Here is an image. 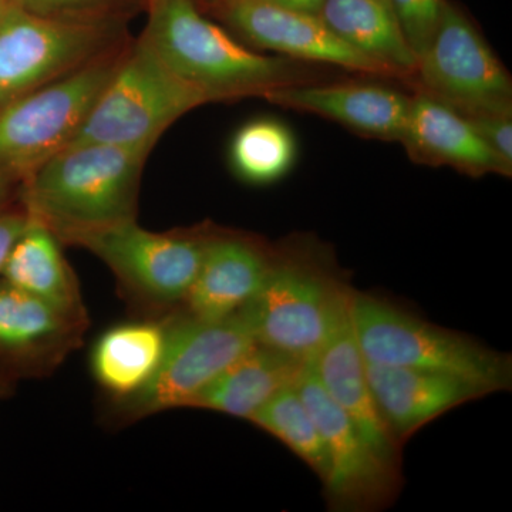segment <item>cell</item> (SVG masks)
I'll return each instance as SVG.
<instances>
[{"label":"cell","mask_w":512,"mask_h":512,"mask_svg":"<svg viewBox=\"0 0 512 512\" xmlns=\"http://www.w3.org/2000/svg\"><path fill=\"white\" fill-rule=\"evenodd\" d=\"M87 326L0 278V366L15 377H42L79 348Z\"/></svg>","instance_id":"13"},{"label":"cell","mask_w":512,"mask_h":512,"mask_svg":"<svg viewBox=\"0 0 512 512\" xmlns=\"http://www.w3.org/2000/svg\"><path fill=\"white\" fill-rule=\"evenodd\" d=\"M350 296L352 291L340 305L328 338L312 362L313 369L330 399L348 414L376 453L386 463L402 467L403 446L387 429L367 380L365 356L353 328Z\"/></svg>","instance_id":"14"},{"label":"cell","mask_w":512,"mask_h":512,"mask_svg":"<svg viewBox=\"0 0 512 512\" xmlns=\"http://www.w3.org/2000/svg\"><path fill=\"white\" fill-rule=\"evenodd\" d=\"M124 40L120 18H56L6 3L0 15V104L86 66Z\"/></svg>","instance_id":"7"},{"label":"cell","mask_w":512,"mask_h":512,"mask_svg":"<svg viewBox=\"0 0 512 512\" xmlns=\"http://www.w3.org/2000/svg\"><path fill=\"white\" fill-rule=\"evenodd\" d=\"M210 97L185 82L141 35L128 43L119 67L72 144L154 148L168 127Z\"/></svg>","instance_id":"5"},{"label":"cell","mask_w":512,"mask_h":512,"mask_svg":"<svg viewBox=\"0 0 512 512\" xmlns=\"http://www.w3.org/2000/svg\"><path fill=\"white\" fill-rule=\"evenodd\" d=\"M143 35L165 64L214 101L261 96L295 80L293 64L248 49L194 0H147Z\"/></svg>","instance_id":"3"},{"label":"cell","mask_w":512,"mask_h":512,"mask_svg":"<svg viewBox=\"0 0 512 512\" xmlns=\"http://www.w3.org/2000/svg\"><path fill=\"white\" fill-rule=\"evenodd\" d=\"M29 222V214L22 204L0 212V274L13 245L25 231Z\"/></svg>","instance_id":"28"},{"label":"cell","mask_w":512,"mask_h":512,"mask_svg":"<svg viewBox=\"0 0 512 512\" xmlns=\"http://www.w3.org/2000/svg\"><path fill=\"white\" fill-rule=\"evenodd\" d=\"M248 421L285 444L325 483L329 474L328 450L296 386L276 394Z\"/></svg>","instance_id":"24"},{"label":"cell","mask_w":512,"mask_h":512,"mask_svg":"<svg viewBox=\"0 0 512 512\" xmlns=\"http://www.w3.org/2000/svg\"><path fill=\"white\" fill-rule=\"evenodd\" d=\"M18 380L15 379L5 367L0 366V400L10 396L15 390V384Z\"/></svg>","instance_id":"31"},{"label":"cell","mask_w":512,"mask_h":512,"mask_svg":"<svg viewBox=\"0 0 512 512\" xmlns=\"http://www.w3.org/2000/svg\"><path fill=\"white\" fill-rule=\"evenodd\" d=\"M256 343L239 313L221 320L170 315L168 340L156 376L141 392L114 403V414L131 421L190 407L192 400Z\"/></svg>","instance_id":"9"},{"label":"cell","mask_w":512,"mask_h":512,"mask_svg":"<svg viewBox=\"0 0 512 512\" xmlns=\"http://www.w3.org/2000/svg\"><path fill=\"white\" fill-rule=\"evenodd\" d=\"M308 363L255 343L208 384L190 407L249 420L276 394L295 387Z\"/></svg>","instance_id":"19"},{"label":"cell","mask_w":512,"mask_h":512,"mask_svg":"<svg viewBox=\"0 0 512 512\" xmlns=\"http://www.w3.org/2000/svg\"><path fill=\"white\" fill-rule=\"evenodd\" d=\"M353 328L367 362L461 377L491 393L511 390L512 360L476 339L352 289Z\"/></svg>","instance_id":"4"},{"label":"cell","mask_w":512,"mask_h":512,"mask_svg":"<svg viewBox=\"0 0 512 512\" xmlns=\"http://www.w3.org/2000/svg\"><path fill=\"white\" fill-rule=\"evenodd\" d=\"M271 258L264 242L215 229L181 311L201 320L237 315L261 288Z\"/></svg>","instance_id":"16"},{"label":"cell","mask_w":512,"mask_h":512,"mask_svg":"<svg viewBox=\"0 0 512 512\" xmlns=\"http://www.w3.org/2000/svg\"><path fill=\"white\" fill-rule=\"evenodd\" d=\"M350 291L335 258L299 239L272 248L261 288L238 313L259 345L313 362Z\"/></svg>","instance_id":"2"},{"label":"cell","mask_w":512,"mask_h":512,"mask_svg":"<svg viewBox=\"0 0 512 512\" xmlns=\"http://www.w3.org/2000/svg\"><path fill=\"white\" fill-rule=\"evenodd\" d=\"M218 9L238 35L261 49L352 72L392 77L380 64L343 42L315 13L285 8L271 0H225Z\"/></svg>","instance_id":"12"},{"label":"cell","mask_w":512,"mask_h":512,"mask_svg":"<svg viewBox=\"0 0 512 512\" xmlns=\"http://www.w3.org/2000/svg\"><path fill=\"white\" fill-rule=\"evenodd\" d=\"M416 77L419 92L461 116L512 114L510 73L473 23L447 0Z\"/></svg>","instance_id":"10"},{"label":"cell","mask_w":512,"mask_h":512,"mask_svg":"<svg viewBox=\"0 0 512 512\" xmlns=\"http://www.w3.org/2000/svg\"><path fill=\"white\" fill-rule=\"evenodd\" d=\"M6 3H8V0H0V15H2L3 9H5Z\"/></svg>","instance_id":"33"},{"label":"cell","mask_w":512,"mask_h":512,"mask_svg":"<svg viewBox=\"0 0 512 512\" xmlns=\"http://www.w3.org/2000/svg\"><path fill=\"white\" fill-rule=\"evenodd\" d=\"M20 187L22 178L19 175L0 168V212L20 204Z\"/></svg>","instance_id":"29"},{"label":"cell","mask_w":512,"mask_h":512,"mask_svg":"<svg viewBox=\"0 0 512 512\" xmlns=\"http://www.w3.org/2000/svg\"><path fill=\"white\" fill-rule=\"evenodd\" d=\"M151 151L101 143L64 147L23 178L20 204L63 245L84 232L137 220Z\"/></svg>","instance_id":"1"},{"label":"cell","mask_w":512,"mask_h":512,"mask_svg":"<svg viewBox=\"0 0 512 512\" xmlns=\"http://www.w3.org/2000/svg\"><path fill=\"white\" fill-rule=\"evenodd\" d=\"M296 153L291 128L278 120L258 119L244 124L232 137L229 163L245 183L268 185L291 171Z\"/></svg>","instance_id":"23"},{"label":"cell","mask_w":512,"mask_h":512,"mask_svg":"<svg viewBox=\"0 0 512 512\" xmlns=\"http://www.w3.org/2000/svg\"><path fill=\"white\" fill-rule=\"evenodd\" d=\"M264 99L336 121L360 136L386 141H400L410 107V97L379 84H289Z\"/></svg>","instance_id":"17"},{"label":"cell","mask_w":512,"mask_h":512,"mask_svg":"<svg viewBox=\"0 0 512 512\" xmlns=\"http://www.w3.org/2000/svg\"><path fill=\"white\" fill-rule=\"evenodd\" d=\"M318 15L343 42L380 64L390 76H416L419 59L389 0H323Z\"/></svg>","instance_id":"22"},{"label":"cell","mask_w":512,"mask_h":512,"mask_svg":"<svg viewBox=\"0 0 512 512\" xmlns=\"http://www.w3.org/2000/svg\"><path fill=\"white\" fill-rule=\"evenodd\" d=\"M143 2H144V3H146V2H147V0H143Z\"/></svg>","instance_id":"34"},{"label":"cell","mask_w":512,"mask_h":512,"mask_svg":"<svg viewBox=\"0 0 512 512\" xmlns=\"http://www.w3.org/2000/svg\"><path fill=\"white\" fill-rule=\"evenodd\" d=\"M168 322L170 316L121 323L96 340L90 369L113 402L141 392L156 376L167 348Z\"/></svg>","instance_id":"21"},{"label":"cell","mask_w":512,"mask_h":512,"mask_svg":"<svg viewBox=\"0 0 512 512\" xmlns=\"http://www.w3.org/2000/svg\"><path fill=\"white\" fill-rule=\"evenodd\" d=\"M215 229L153 232L137 220L77 235L67 245L101 259L131 298L156 309L183 306Z\"/></svg>","instance_id":"8"},{"label":"cell","mask_w":512,"mask_h":512,"mask_svg":"<svg viewBox=\"0 0 512 512\" xmlns=\"http://www.w3.org/2000/svg\"><path fill=\"white\" fill-rule=\"evenodd\" d=\"M303 402L318 424L329 457L325 500L336 512H375L390 507L403 488L402 467L386 463L348 414L330 399L313 363L296 384Z\"/></svg>","instance_id":"11"},{"label":"cell","mask_w":512,"mask_h":512,"mask_svg":"<svg viewBox=\"0 0 512 512\" xmlns=\"http://www.w3.org/2000/svg\"><path fill=\"white\" fill-rule=\"evenodd\" d=\"M366 375L387 429L402 446L443 414L493 394L461 377L367 360Z\"/></svg>","instance_id":"15"},{"label":"cell","mask_w":512,"mask_h":512,"mask_svg":"<svg viewBox=\"0 0 512 512\" xmlns=\"http://www.w3.org/2000/svg\"><path fill=\"white\" fill-rule=\"evenodd\" d=\"M407 43L417 59L426 52L439 28L446 0H389Z\"/></svg>","instance_id":"25"},{"label":"cell","mask_w":512,"mask_h":512,"mask_svg":"<svg viewBox=\"0 0 512 512\" xmlns=\"http://www.w3.org/2000/svg\"><path fill=\"white\" fill-rule=\"evenodd\" d=\"M194 2L214 3L215 6H220L222 2H225V0H194Z\"/></svg>","instance_id":"32"},{"label":"cell","mask_w":512,"mask_h":512,"mask_svg":"<svg viewBox=\"0 0 512 512\" xmlns=\"http://www.w3.org/2000/svg\"><path fill=\"white\" fill-rule=\"evenodd\" d=\"M400 143L419 164L451 167L470 177H510L466 117L423 92L410 97Z\"/></svg>","instance_id":"18"},{"label":"cell","mask_w":512,"mask_h":512,"mask_svg":"<svg viewBox=\"0 0 512 512\" xmlns=\"http://www.w3.org/2000/svg\"><path fill=\"white\" fill-rule=\"evenodd\" d=\"M19 8L37 15L56 18H120L127 0H8Z\"/></svg>","instance_id":"26"},{"label":"cell","mask_w":512,"mask_h":512,"mask_svg":"<svg viewBox=\"0 0 512 512\" xmlns=\"http://www.w3.org/2000/svg\"><path fill=\"white\" fill-rule=\"evenodd\" d=\"M466 119L511 177L512 114H481Z\"/></svg>","instance_id":"27"},{"label":"cell","mask_w":512,"mask_h":512,"mask_svg":"<svg viewBox=\"0 0 512 512\" xmlns=\"http://www.w3.org/2000/svg\"><path fill=\"white\" fill-rule=\"evenodd\" d=\"M62 245L42 222L29 217L0 278L87 326L89 319L79 281L64 258Z\"/></svg>","instance_id":"20"},{"label":"cell","mask_w":512,"mask_h":512,"mask_svg":"<svg viewBox=\"0 0 512 512\" xmlns=\"http://www.w3.org/2000/svg\"><path fill=\"white\" fill-rule=\"evenodd\" d=\"M271 2L278 3V5L285 6V8L301 10V12L315 13V15H318L323 0H271Z\"/></svg>","instance_id":"30"},{"label":"cell","mask_w":512,"mask_h":512,"mask_svg":"<svg viewBox=\"0 0 512 512\" xmlns=\"http://www.w3.org/2000/svg\"><path fill=\"white\" fill-rule=\"evenodd\" d=\"M130 40L86 66L0 104V168L19 175L55 156L79 133Z\"/></svg>","instance_id":"6"}]
</instances>
